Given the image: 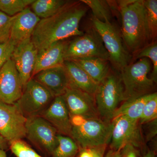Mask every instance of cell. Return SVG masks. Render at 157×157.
Returning <instances> with one entry per match:
<instances>
[{
    "label": "cell",
    "mask_w": 157,
    "mask_h": 157,
    "mask_svg": "<svg viewBox=\"0 0 157 157\" xmlns=\"http://www.w3.org/2000/svg\"><path fill=\"white\" fill-rule=\"evenodd\" d=\"M67 42L64 40L59 41L38 52L32 77L42 70L63 64L65 48Z\"/></svg>",
    "instance_id": "ac0fdd59"
},
{
    "label": "cell",
    "mask_w": 157,
    "mask_h": 157,
    "mask_svg": "<svg viewBox=\"0 0 157 157\" xmlns=\"http://www.w3.org/2000/svg\"><path fill=\"white\" fill-rule=\"evenodd\" d=\"M87 10V6L81 1H69L56 14L40 20L31 37L38 52L56 42L83 35L79 24Z\"/></svg>",
    "instance_id": "6da1fadb"
},
{
    "label": "cell",
    "mask_w": 157,
    "mask_h": 157,
    "mask_svg": "<svg viewBox=\"0 0 157 157\" xmlns=\"http://www.w3.org/2000/svg\"><path fill=\"white\" fill-rule=\"evenodd\" d=\"M104 157H120V151L109 149L104 155Z\"/></svg>",
    "instance_id": "8d00e7d4"
},
{
    "label": "cell",
    "mask_w": 157,
    "mask_h": 157,
    "mask_svg": "<svg viewBox=\"0 0 157 157\" xmlns=\"http://www.w3.org/2000/svg\"><path fill=\"white\" fill-rule=\"evenodd\" d=\"M25 128V137L38 150L51 157L59 144L55 128L41 116L27 117Z\"/></svg>",
    "instance_id": "ba28073f"
},
{
    "label": "cell",
    "mask_w": 157,
    "mask_h": 157,
    "mask_svg": "<svg viewBox=\"0 0 157 157\" xmlns=\"http://www.w3.org/2000/svg\"><path fill=\"white\" fill-rule=\"evenodd\" d=\"M157 119V94L145 104L139 120L140 125L148 123Z\"/></svg>",
    "instance_id": "f1b7e54d"
},
{
    "label": "cell",
    "mask_w": 157,
    "mask_h": 157,
    "mask_svg": "<svg viewBox=\"0 0 157 157\" xmlns=\"http://www.w3.org/2000/svg\"><path fill=\"white\" fill-rule=\"evenodd\" d=\"M35 0H0V11L13 16L32 5Z\"/></svg>",
    "instance_id": "d4e9b609"
},
{
    "label": "cell",
    "mask_w": 157,
    "mask_h": 157,
    "mask_svg": "<svg viewBox=\"0 0 157 157\" xmlns=\"http://www.w3.org/2000/svg\"><path fill=\"white\" fill-rule=\"evenodd\" d=\"M40 20L28 7L16 15L11 27L9 39L16 46L20 42L31 38Z\"/></svg>",
    "instance_id": "e0dca14e"
},
{
    "label": "cell",
    "mask_w": 157,
    "mask_h": 157,
    "mask_svg": "<svg viewBox=\"0 0 157 157\" xmlns=\"http://www.w3.org/2000/svg\"><path fill=\"white\" fill-rule=\"evenodd\" d=\"M76 157H93L90 148L78 147V153Z\"/></svg>",
    "instance_id": "e575fe53"
},
{
    "label": "cell",
    "mask_w": 157,
    "mask_h": 157,
    "mask_svg": "<svg viewBox=\"0 0 157 157\" xmlns=\"http://www.w3.org/2000/svg\"><path fill=\"white\" fill-rule=\"evenodd\" d=\"M54 98L42 85L32 78L26 84L22 95L16 103L27 118L41 115Z\"/></svg>",
    "instance_id": "9c48e42d"
},
{
    "label": "cell",
    "mask_w": 157,
    "mask_h": 157,
    "mask_svg": "<svg viewBox=\"0 0 157 157\" xmlns=\"http://www.w3.org/2000/svg\"><path fill=\"white\" fill-rule=\"evenodd\" d=\"M113 130L110 149L121 151L125 145L131 144L142 150L145 147L139 121L124 116H119L112 121Z\"/></svg>",
    "instance_id": "30bf717a"
},
{
    "label": "cell",
    "mask_w": 157,
    "mask_h": 157,
    "mask_svg": "<svg viewBox=\"0 0 157 157\" xmlns=\"http://www.w3.org/2000/svg\"><path fill=\"white\" fill-rule=\"evenodd\" d=\"M63 65L69 77L70 86L94 96L98 84L84 70L72 61H64Z\"/></svg>",
    "instance_id": "d6986e66"
},
{
    "label": "cell",
    "mask_w": 157,
    "mask_h": 157,
    "mask_svg": "<svg viewBox=\"0 0 157 157\" xmlns=\"http://www.w3.org/2000/svg\"><path fill=\"white\" fill-rule=\"evenodd\" d=\"M15 45L9 39L8 42L0 43V70L11 59Z\"/></svg>",
    "instance_id": "4dcf8cb0"
},
{
    "label": "cell",
    "mask_w": 157,
    "mask_h": 157,
    "mask_svg": "<svg viewBox=\"0 0 157 157\" xmlns=\"http://www.w3.org/2000/svg\"><path fill=\"white\" fill-rule=\"evenodd\" d=\"M58 145L50 157H76L78 151L77 144L71 137L58 135Z\"/></svg>",
    "instance_id": "cb8c5ba5"
},
{
    "label": "cell",
    "mask_w": 157,
    "mask_h": 157,
    "mask_svg": "<svg viewBox=\"0 0 157 157\" xmlns=\"http://www.w3.org/2000/svg\"><path fill=\"white\" fill-rule=\"evenodd\" d=\"M69 1L35 0L31 5L32 11L41 19L48 18L57 13Z\"/></svg>",
    "instance_id": "7402d4cb"
},
{
    "label": "cell",
    "mask_w": 157,
    "mask_h": 157,
    "mask_svg": "<svg viewBox=\"0 0 157 157\" xmlns=\"http://www.w3.org/2000/svg\"><path fill=\"white\" fill-rule=\"evenodd\" d=\"M33 78L48 90L54 98L63 96L70 85L69 77L63 65L42 70L33 76Z\"/></svg>",
    "instance_id": "2e32d148"
},
{
    "label": "cell",
    "mask_w": 157,
    "mask_h": 157,
    "mask_svg": "<svg viewBox=\"0 0 157 157\" xmlns=\"http://www.w3.org/2000/svg\"><path fill=\"white\" fill-rule=\"evenodd\" d=\"M146 140L147 141L151 140L155 137L157 133V119L147 123Z\"/></svg>",
    "instance_id": "d6a6232c"
},
{
    "label": "cell",
    "mask_w": 157,
    "mask_h": 157,
    "mask_svg": "<svg viewBox=\"0 0 157 157\" xmlns=\"http://www.w3.org/2000/svg\"><path fill=\"white\" fill-rule=\"evenodd\" d=\"M141 157H155L156 151L151 149L145 147L140 151Z\"/></svg>",
    "instance_id": "d590c367"
},
{
    "label": "cell",
    "mask_w": 157,
    "mask_h": 157,
    "mask_svg": "<svg viewBox=\"0 0 157 157\" xmlns=\"http://www.w3.org/2000/svg\"><path fill=\"white\" fill-rule=\"evenodd\" d=\"M72 61L99 84L110 73L108 60L98 57L81 58Z\"/></svg>",
    "instance_id": "ffe728a7"
},
{
    "label": "cell",
    "mask_w": 157,
    "mask_h": 157,
    "mask_svg": "<svg viewBox=\"0 0 157 157\" xmlns=\"http://www.w3.org/2000/svg\"><path fill=\"white\" fill-rule=\"evenodd\" d=\"M107 147V145H104L90 147L92 152L93 157H104Z\"/></svg>",
    "instance_id": "836d02e7"
},
{
    "label": "cell",
    "mask_w": 157,
    "mask_h": 157,
    "mask_svg": "<svg viewBox=\"0 0 157 157\" xmlns=\"http://www.w3.org/2000/svg\"><path fill=\"white\" fill-rule=\"evenodd\" d=\"M155 94V93H151L124 101L116 110L113 119L118 117L124 116L134 120L139 121L145 104Z\"/></svg>",
    "instance_id": "44dd1931"
},
{
    "label": "cell",
    "mask_w": 157,
    "mask_h": 157,
    "mask_svg": "<svg viewBox=\"0 0 157 157\" xmlns=\"http://www.w3.org/2000/svg\"><path fill=\"white\" fill-rule=\"evenodd\" d=\"M150 70V60L144 58L121 70L124 101L151 94L155 82L147 76Z\"/></svg>",
    "instance_id": "277c9868"
},
{
    "label": "cell",
    "mask_w": 157,
    "mask_h": 157,
    "mask_svg": "<svg viewBox=\"0 0 157 157\" xmlns=\"http://www.w3.org/2000/svg\"><path fill=\"white\" fill-rule=\"evenodd\" d=\"M16 15L10 16L0 11V43L8 42L10 39L11 27Z\"/></svg>",
    "instance_id": "f546056e"
},
{
    "label": "cell",
    "mask_w": 157,
    "mask_h": 157,
    "mask_svg": "<svg viewBox=\"0 0 157 157\" xmlns=\"http://www.w3.org/2000/svg\"><path fill=\"white\" fill-rule=\"evenodd\" d=\"M120 157H141V153L139 149L127 144L121 150Z\"/></svg>",
    "instance_id": "1f68e13d"
},
{
    "label": "cell",
    "mask_w": 157,
    "mask_h": 157,
    "mask_svg": "<svg viewBox=\"0 0 157 157\" xmlns=\"http://www.w3.org/2000/svg\"><path fill=\"white\" fill-rule=\"evenodd\" d=\"M23 86L13 60L9 59L0 70V101L16 103L22 95Z\"/></svg>",
    "instance_id": "4fadbf2b"
},
{
    "label": "cell",
    "mask_w": 157,
    "mask_h": 157,
    "mask_svg": "<svg viewBox=\"0 0 157 157\" xmlns=\"http://www.w3.org/2000/svg\"><path fill=\"white\" fill-rule=\"evenodd\" d=\"M71 138L79 147L90 148L110 143L113 124L101 118H86L70 116Z\"/></svg>",
    "instance_id": "3957f363"
},
{
    "label": "cell",
    "mask_w": 157,
    "mask_h": 157,
    "mask_svg": "<svg viewBox=\"0 0 157 157\" xmlns=\"http://www.w3.org/2000/svg\"><path fill=\"white\" fill-rule=\"evenodd\" d=\"M40 116L55 128L58 134L71 138L72 124L70 113L63 96L55 98Z\"/></svg>",
    "instance_id": "9a60e30c"
},
{
    "label": "cell",
    "mask_w": 157,
    "mask_h": 157,
    "mask_svg": "<svg viewBox=\"0 0 157 157\" xmlns=\"http://www.w3.org/2000/svg\"><path fill=\"white\" fill-rule=\"evenodd\" d=\"M94 98L100 117L111 122L119 104L124 100V87L120 75L109 73L98 84Z\"/></svg>",
    "instance_id": "5b68a950"
},
{
    "label": "cell",
    "mask_w": 157,
    "mask_h": 157,
    "mask_svg": "<svg viewBox=\"0 0 157 157\" xmlns=\"http://www.w3.org/2000/svg\"><path fill=\"white\" fill-rule=\"evenodd\" d=\"M38 54L31 38L20 42L14 48L11 59L19 74L23 89L32 78Z\"/></svg>",
    "instance_id": "5bb4252c"
},
{
    "label": "cell",
    "mask_w": 157,
    "mask_h": 157,
    "mask_svg": "<svg viewBox=\"0 0 157 157\" xmlns=\"http://www.w3.org/2000/svg\"><path fill=\"white\" fill-rule=\"evenodd\" d=\"M86 57H98L109 61V56L101 36L94 27L82 36L68 42L64 60Z\"/></svg>",
    "instance_id": "52a82bcc"
},
{
    "label": "cell",
    "mask_w": 157,
    "mask_h": 157,
    "mask_svg": "<svg viewBox=\"0 0 157 157\" xmlns=\"http://www.w3.org/2000/svg\"><path fill=\"white\" fill-rule=\"evenodd\" d=\"M90 19L108 52L109 61L121 71L130 63L131 56L120 34L111 23L101 22L93 16Z\"/></svg>",
    "instance_id": "8992f818"
},
{
    "label": "cell",
    "mask_w": 157,
    "mask_h": 157,
    "mask_svg": "<svg viewBox=\"0 0 157 157\" xmlns=\"http://www.w3.org/2000/svg\"><path fill=\"white\" fill-rule=\"evenodd\" d=\"M135 55V58H144L149 59L153 64V70L151 74L150 78L155 83L157 81V44L156 41L151 43L138 51Z\"/></svg>",
    "instance_id": "4316f807"
},
{
    "label": "cell",
    "mask_w": 157,
    "mask_h": 157,
    "mask_svg": "<svg viewBox=\"0 0 157 157\" xmlns=\"http://www.w3.org/2000/svg\"><path fill=\"white\" fill-rule=\"evenodd\" d=\"M117 3L121 16L124 43L128 51L136 53L151 40L144 1L123 0Z\"/></svg>",
    "instance_id": "7a4b0ae2"
},
{
    "label": "cell",
    "mask_w": 157,
    "mask_h": 157,
    "mask_svg": "<svg viewBox=\"0 0 157 157\" xmlns=\"http://www.w3.org/2000/svg\"><path fill=\"white\" fill-rule=\"evenodd\" d=\"M9 148V144L2 136L0 135V149L6 151Z\"/></svg>",
    "instance_id": "74e56055"
},
{
    "label": "cell",
    "mask_w": 157,
    "mask_h": 157,
    "mask_svg": "<svg viewBox=\"0 0 157 157\" xmlns=\"http://www.w3.org/2000/svg\"><path fill=\"white\" fill-rule=\"evenodd\" d=\"M63 97L70 116L100 117L94 96L70 86Z\"/></svg>",
    "instance_id": "7c38bea8"
},
{
    "label": "cell",
    "mask_w": 157,
    "mask_h": 157,
    "mask_svg": "<svg viewBox=\"0 0 157 157\" xmlns=\"http://www.w3.org/2000/svg\"><path fill=\"white\" fill-rule=\"evenodd\" d=\"M0 157H7L6 151L0 149Z\"/></svg>",
    "instance_id": "f35d334b"
},
{
    "label": "cell",
    "mask_w": 157,
    "mask_h": 157,
    "mask_svg": "<svg viewBox=\"0 0 157 157\" xmlns=\"http://www.w3.org/2000/svg\"><path fill=\"white\" fill-rule=\"evenodd\" d=\"M9 148L17 157H43L22 139L11 141L9 143Z\"/></svg>",
    "instance_id": "83f0119b"
},
{
    "label": "cell",
    "mask_w": 157,
    "mask_h": 157,
    "mask_svg": "<svg viewBox=\"0 0 157 157\" xmlns=\"http://www.w3.org/2000/svg\"><path fill=\"white\" fill-rule=\"evenodd\" d=\"M144 5L146 9L147 21L151 39L154 40L157 34V1H144Z\"/></svg>",
    "instance_id": "484cf974"
},
{
    "label": "cell",
    "mask_w": 157,
    "mask_h": 157,
    "mask_svg": "<svg viewBox=\"0 0 157 157\" xmlns=\"http://www.w3.org/2000/svg\"><path fill=\"white\" fill-rule=\"evenodd\" d=\"M82 2L92 10L93 17L101 22L111 24L112 8L110 2L103 0H81Z\"/></svg>",
    "instance_id": "603a6c76"
},
{
    "label": "cell",
    "mask_w": 157,
    "mask_h": 157,
    "mask_svg": "<svg viewBox=\"0 0 157 157\" xmlns=\"http://www.w3.org/2000/svg\"><path fill=\"white\" fill-rule=\"evenodd\" d=\"M26 121L17 103L9 104L0 101V135L9 144L25 138Z\"/></svg>",
    "instance_id": "8fae6325"
}]
</instances>
